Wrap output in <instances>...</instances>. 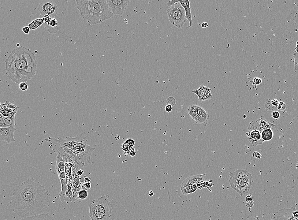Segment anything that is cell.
<instances>
[{
    "label": "cell",
    "instance_id": "cell-8",
    "mask_svg": "<svg viewBox=\"0 0 298 220\" xmlns=\"http://www.w3.org/2000/svg\"><path fill=\"white\" fill-rule=\"evenodd\" d=\"M130 1L107 0L109 11L114 15H123Z\"/></svg>",
    "mask_w": 298,
    "mask_h": 220
},
{
    "label": "cell",
    "instance_id": "cell-23",
    "mask_svg": "<svg viewBox=\"0 0 298 220\" xmlns=\"http://www.w3.org/2000/svg\"><path fill=\"white\" fill-rule=\"evenodd\" d=\"M251 175V174L249 171L245 170H237L234 172H230L229 174L230 177H233L236 178L244 177Z\"/></svg>",
    "mask_w": 298,
    "mask_h": 220
},
{
    "label": "cell",
    "instance_id": "cell-54",
    "mask_svg": "<svg viewBox=\"0 0 298 220\" xmlns=\"http://www.w3.org/2000/svg\"><path fill=\"white\" fill-rule=\"evenodd\" d=\"M295 51L296 52V53H298V46H296V47L295 48Z\"/></svg>",
    "mask_w": 298,
    "mask_h": 220
},
{
    "label": "cell",
    "instance_id": "cell-35",
    "mask_svg": "<svg viewBox=\"0 0 298 220\" xmlns=\"http://www.w3.org/2000/svg\"><path fill=\"white\" fill-rule=\"evenodd\" d=\"M19 88L21 90L25 91L27 90L28 88V85L26 82H22L19 84Z\"/></svg>",
    "mask_w": 298,
    "mask_h": 220
},
{
    "label": "cell",
    "instance_id": "cell-26",
    "mask_svg": "<svg viewBox=\"0 0 298 220\" xmlns=\"http://www.w3.org/2000/svg\"><path fill=\"white\" fill-rule=\"evenodd\" d=\"M44 22V21L43 18L36 19L30 23L28 24V26L31 29L34 30H36L40 27L41 25H43Z\"/></svg>",
    "mask_w": 298,
    "mask_h": 220
},
{
    "label": "cell",
    "instance_id": "cell-57",
    "mask_svg": "<svg viewBox=\"0 0 298 220\" xmlns=\"http://www.w3.org/2000/svg\"><path fill=\"white\" fill-rule=\"evenodd\" d=\"M296 220H298V218H297V219H296Z\"/></svg>",
    "mask_w": 298,
    "mask_h": 220
},
{
    "label": "cell",
    "instance_id": "cell-9",
    "mask_svg": "<svg viewBox=\"0 0 298 220\" xmlns=\"http://www.w3.org/2000/svg\"><path fill=\"white\" fill-rule=\"evenodd\" d=\"M38 10L43 16L48 15L52 18L57 15L58 7L57 4L52 1H44L39 4Z\"/></svg>",
    "mask_w": 298,
    "mask_h": 220
},
{
    "label": "cell",
    "instance_id": "cell-45",
    "mask_svg": "<svg viewBox=\"0 0 298 220\" xmlns=\"http://www.w3.org/2000/svg\"><path fill=\"white\" fill-rule=\"evenodd\" d=\"M165 109L166 112H171L173 110V106L167 104L166 106Z\"/></svg>",
    "mask_w": 298,
    "mask_h": 220
},
{
    "label": "cell",
    "instance_id": "cell-30",
    "mask_svg": "<svg viewBox=\"0 0 298 220\" xmlns=\"http://www.w3.org/2000/svg\"><path fill=\"white\" fill-rule=\"evenodd\" d=\"M245 204L248 207H251L253 206L254 202L253 201L252 196L249 194L246 196Z\"/></svg>",
    "mask_w": 298,
    "mask_h": 220
},
{
    "label": "cell",
    "instance_id": "cell-33",
    "mask_svg": "<svg viewBox=\"0 0 298 220\" xmlns=\"http://www.w3.org/2000/svg\"><path fill=\"white\" fill-rule=\"evenodd\" d=\"M295 70L298 71V53L294 51L293 52Z\"/></svg>",
    "mask_w": 298,
    "mask_h": 220
},
{
    "label": "cell",
    "instance_id": "cell-25",
    "mask_svg": "<svg viewBox=\"0 0 298 220\" xmlns=\"http://www.w3.org/2000/svg\"><path fill=\"white\" fill-rule=\"evenodd\" d=\"M259 123L263 130L274 128L276 125L273 124L267 121L263 116H261V118L258 119Z\"/></svg>",
    "mask_w": 298,
    "mask_h": 220
},
{
    "label": "cell",
    "instance_id": "cell-40",
    "mask_svg": "<svg viewBox=\"0 0 298 220\" xmlns=\"http://www.w3.org/2000/svg\"><path fill=\"white\" fill-rule=\"evenodd\" d=\"M58 24V22L57 21V20L55 18H52L48 25L49 26H51L52 27H54L57 26Z\"/></svg>",
    "mask_w": 298,
    "mask_h": 220
},
{
    "label": "cell",
    "instance_id": "cell-46",
    "mask_svg": "<svg viewBox=\"0 0 298 220\" xmlns=\"http://www.w3.org/2000/svg\"><path fill=\"white\" fill-rule=\"evenodd\" d=\"M279 102H280L278 101V99H273L271 101V104H272L273 106H274L277 107H278V105H279Z\"/></svg>",
    "mask_w": 298,
    "mask_h": 220
},
{
    "label": "cell",
    "instance_id": "cell-49",
    "mask_svg": "<svg viewBox=\"0 0 298 220\" xmlns=\"http://www.w3.org/2000/svg\"><path fill=\"white\" fill-rule=\"evenodd\" d=\"M136 154V151H135L134 149H133V148L132 149V150H130V152H129V153H128V155H129L131 156V157L135 156Z\"/></svg>",
    "mask_w": 298,
    "mask_h": 220
},
{
    "label": "cell",
    "instance_id": "cell-21",
    "mask_svg": "<svg viewBox=\"0 0 298 220\" xmlns=\"http://www.w3.org/2000/svg\"><path fill=\"white\" fill-rule=\"evenodd\" d=\"M198 188L197 185H181V191L184 195L187 196L191 193H194Z\"/></svg>",
    "mask_w": 298,
    "mask_h": 220
},
{
    "label": "cell",
    "instance_id": "cell-13",
    "mask_svg": "<svg viewBox=\"0 0 298 220\" xmlns=\"http://www.w3.org/2000/svg\"><path fill=\"white\" fill-rule=\"evenodd\" d=\"M192 92L197 95L199 100L201 102L208 100L213 98L211 89L203 85H201L198 89L193 90Z\"/></svg>",
    "mask_w": 298,
    "mask_h": 220
},
{
    "label": "cell",
    "instance_id": "cell-37",
    "mask_svg": "<svg viewBox=\"0 0 298 220\" xmlns=\"http://www.w3.org/2000/svg\"><path fill=\"white\" fill-rule=\"evenodd\" d=\"M91 185L90 182H87V183L84 182V183H83L82 186H81V188H82L83 190H86V191H87L91 189Z\"/></svg>",
    "mask_w": 298,
    "mask_h": 220
},
{
    "label": "cell",
    "instance_id": "cell-47",
    "mask_svg": "<svg viewBox=\"0 0 298 220\" xmlns=\"http://www.w3.org/2000/svg\"><path fill=\"white\" fill-rule=\"evenodd\" d=\"M294 20L295 22L296 25L298 29V9L295 15Z\"/></svg>",
    "mask_w": 298,
    "mask_h": 220
},
{
    "label": "cell",
    "instance_id": "cell-22",
    "mask_svg": "<svg viewBox=\"0 0 298 220\" xmlns=\"http://www.w3.org/2000/svg\"><path fill=\"white\" fill-rule=\"evenodd\" d=\"M20 220H55L52 217L47 214V213H43L34 216L27 217L21 219Z\"/></svg>",
    "mask_w": 298,
    "mask_h": 220
},
{
    "label": "cell",
    "instance_id": "cell-11",
    "mask_svg": "<svg viewBox=\"0 0 298 220\" xmlns=\"http://www.w3.org/2000/svg\"><path fill=\"white\" fill-rule=\"evenodd\" d=\"M179 2L181 5L183 6L185 9V17L187 21L189 22V25L188 26L189 28L193 25L192 19V13H191L190 8V3L188 0H172L170 1L167 3V5L168 7L171 6L175 4V3Z\"/></svg>",
    "mask_w": 298,
    "mask_h": 220
},
{
    "label": "cell",
    "instance_id": "cell-15",
    "mask_svg": "<svg viewBox=\"0 0 298 220\" xmlns=\"http://www.w3.org/2000/svg\"><path fill=\"white\" fill-rule=\"evenodd\" d=\"M293 210V206L291 208L280 210L278 212V216L276 220H296L292 214Z\"/></svg>",
    "mask_w": 298,
    "mask_h": 220
},
{
    "label": "cell",
    "instance_id": "cell-52",
    "mask_svg": "<svg viewBox=\"0 0 298 220\" xmlns=\"http://www.w3.org/2000/svg\"><path fill=\"white\" fill-rule=\"evenodd\" d=\"M84 171H83L82 170H81L78 171V172H77L76 173L77 175L79 176H80L82 175L83 173H84Z\"/></svg>",
    "mask_w": 298,
    "mask_h": 220
},
{
    "label": "cell",
    "instance_id": "cell-27",
    "mask_svg": "<svg viewBox=\"0 0 298 220\" xmlns=\"http://www.w3.org/2000/svg\"><path fill=\"white\" fill-rule=\"evenodd\" d=\"M209 119V115L208 114L205 110L203 111V113L200 116L197 124H201L206 126L207 123V121Z\"/></svg>",
    "mask_w": 298,
    "mask_h": 220
},
{
    "label": "cell",
    "instance_id": "cell-24",
    "mask_svg": "<svg viewBox=\"0 0 298 220\" xmlns=\"http://www.w3.org/2000/svg\"><path fill=\"white\" fill-rule=\"evenodd\" d=\"M262 138L264 141H269L272 139L274 136V132L272 128L265 129L262 131Z\"/></svg>",
    "mask_w": 298,
    "mask_h": 220
},
{
    "label": "cell",
    "instance_id": "cell-56",
    "mask_svg": "<svg viewBox=\"0 0 298 220\" xmlns=\"http://www.w3.org/2000/svg\"><path fill=\"white\" fill-rule=\"evenodd\" d=\"M296 46H298V41L297 42V43H296Z\"/></svg>",
    "mask_w": 298,
    "mask_h": 220
},
{
    "label": "cell",
    "instance_id": "cell-50",
    "mask_svg": "<svg viewBox=\"0 0 298 220\" xmlns=\"http://www.w3.org/2000/svg\"><path fill=\"white\" fill-rule=\"evenodd\" d=\"M91 181V178L90 177H86L84 178V182H90Z\"/></svg>",
    "mask_w": 298,
    "mask_h": 220
},
{
    "label": "cell",
    "instance_id": "cell-58",
    "mask_svg": "<svg viewBox=\"0 0 298 220\" xmlns=\"http://www.w3.org/2000/svg\"></svg>",
    "mask_w": 298,
    "mask_h": 220
},
{
    "label": "cell",
    "instance_id": "cell-36",
    "mask_svg": "<svg viewBox=\"0 0 298 220\" xmlns=\"http://www.w3.org/2000/svg\"><path fill=\"white\" fill-rule=\"evenodd\" d=\"M176 99L173 97H169L166 100V103L167 104H169L171 106H174L176 104Z\"/></svg>",
    "mask_w": 298,
    "mask_h": 220
},
{
    "label": "cell",
    "instance_id": "cell-12",
    "mask_svg": "<svg viewBox=\"0 0 298 220\" xmlns=\"http://www.w3.org/2000/svg\"><path fill=\"white\" fill-rule=\"evenodd\" d=\"M16 130L15 125L6 128H0V138L1 140L6 141L8 144L15 141L14 133Z\"/></svg>",
    "mask_w": 298,
    "mask_h": 220
},
{
    "label": "cell",
    "instance_id": "cell-4",
    "mask_svg": "<svg viewBox=\"0 0 298 220\" xmlns=\"http://www.w3.org/2000/svg\"><path fill=\"white\" fill-rule=\"evenodd\" d=\"M84 135L81 134L74 138L69 143L67 149L65 151L73 156L86 166L90 163L91 154L95 148L87 144L84 141Z\"/></svg>",
    "mask_w": 298,
    "mask_h": 220
},
{
    "label": "cell",
    "instance_id": "cell-16",
    "mask_svg": "<svg viewBox=\"0 0 298 220\" xmlns=\"http://www.w3.org/2000/svg\"><path fill=\"white\" fill-rule=\"evenodd\" d=\"M204 110L203 108L202 107L195 105L190 106L188 108V114L196 123Z\"/></svg>",
    "mask_w": 298,
    "mask_h": 220
},
{
    "label": "cell",
    "instance_id": "cell-55",
    "mask_svg": "<svg viewBox=\"0 0 298 220\" xmlns=\"http://www.w3.org/2000/svg\"><path fill=\"white\" fill-rule=\"evenodd\" d=\"M295 207H296L297 208V209H298V204H296V205H295Z\"/></svg>",
    "mask_w": 298,
    "mask_h": 220
},
{
    "label": "cell",
    "instance_id": "cell-32",
    "mask_svg": "<svg viewBox=\"0 0 298 220\" xmlns=\"http://www.w3.org/2000/svg\"><path fill=\"white\" fill-rule=\"evenodd\" d=\"M74 178L73 176H69L67 177V183L68 189H71L73 187Z\"/></svg>",
    "mask_w": 298,
    "mask_h": 220
},
{
    "label": "cell",
    "instance_id": "cell-41",
    "mask_svg": "<svg viewBox=\"0 0 298 220\" xmlns=\"http://www.w3.org/2000/svg\"><path fill=\"white\" fill-rule=\"evenodd\" d=\"M122 150H123L125 152H127L128 153L130 152V150L132 149L129 147L126 144L125 142L123 144H122Z\"/></svg>",
    "mask_w": 298,
    "mask_h": 220
},
{
    "label": "cell",
    "instance_id": "cell-28",
    "mask_svg": "<svg viewBox=\"0 0 298 220\" xmlns=\"http://www.w3.org/2000/svg\"><path fill=\"white\" fill-rule=\"evenodd\" d=\"M79 176L77 175L76 173L74 178L73 183V187L76 189L80 191L81 190V186L82 184L80 182V178Z\"/></svg>",
    "mask_w": 298,
    "mask_h": 220
},
{
    "label": "cell",
    "instance_id": "cell-1",
    "mask_svg": "<svg viewBox=\"0 0 298 220\" xmlns=\"http://www.w3.org/2000/svg\"><path fill=\"white\" fill-rule=\"evenodd\" d=\"M50 202L48 191L39 182L28 180L13 191L10 206L22 218L44 213Z\"/></svg>",
    "mask_w": 298,
    "mask_h": 220
},
{
    "label": "cell",
    "instance_id": "cell-53",
    "mask_svg": "<svg viewBox=\"0 0 298 220\" xmlns=\"http://www.w3.org/2000/svg\"><path fill=\"white\" fill-rule=\"evenodd\" d=\"M153 195H154V192L153 191H150L149 192V195L150 196H152Z\"/></svg>",
    "mask_w": 298,
    "mask_h": 220
},
{
    "label": "cell",
    "instance_id": "cell-18",
    "mask_svg": "<svg viewBox=\"0 0 298 220\" xmlns=\"http://www.w3.org/2000/svg\"><path fill=\"white\" fill-rule=\"evenodd\" d=\"M15 119V116L4 117L0 115V128H6L14 125Z\"/></svg>",
    "mask_w": 298,
    "mask_h": 220
},
{
    "label": "cell",
    "instance_id": "cell-7",
    "mask_svg": "<svg viewBox=\"0 0 298 220\" xmlns=\"http://www.w3.org/2000/svg\"><path fill=\"white\" fill-rule=\"evenodd\" d=\"M253 177L251 175L244 177L236 178L230 177L229 184L233 189L241 196L249 193L252 185Z\"/></svg>",
    "mask_w": 298,
    "mask_h": 220
},
{
    "label": "cell",
    "instance_id": "cell-14",
    "mask_svg": "<svg viewBox=\"0 0 298 220\" xmlns=\"http://www.w3.org/2000/svg\"><path fill=\"white\" fill-rule=\"evenodd\" d=\"M80 191L76 189L73 187L71 189H68L64 195H59L61 201L62 202H75L78 199V193Z\"/></svg>",
    "mask_w": 298,
    "mask_h": 220
},
{
    "label": "cell",
    "instance_id": "cell-31",
    "mask_svg": "<svg viewBox=\"0 0 298 220\" xmlns=\"http://www.w3.org/2000/svg\"><path fill=\"white\" fill-rule=\"evenodd\" d=\"M88 196V191L84 190H80L78 193V199L84 200L87 198Z\"/></svg>",
    "mask_w": 298,
    "mask_h": 220
},
{
    "label": "cell",
    "instance_id": "cell-38",
    "mask_svg": "<svg viewBox=\"0 0 298 220\" xmlns=\"http://www.w3.org/2000/svg\"><path fill=\"white\" fill-rule=\"evenodd\" d=\"M262 80L259 78H255L251 81V83L254 86H258V85L261 84L262 83Z\"/></svg>",
    "mask_w": 298,
    "mask_h": 220
},
{
    "label": "cell",
    "instance_id": "cell-42",
    "mask_svg": "<svg viewBox=\"0 0 298 220\" xmlns=\"http://www.w3.org/2000/svg\"><path fill=\"white\" fill-rule=\"evenodd\" d=\"M52 17H51L49 15H46L44 16L43 19L44 22H45L46 24H47V25H49L50 23V21L52 19Z\"/></svg>",
    "mask_w": 298,
    "mask_h": 220
},
{
    "label": "cell",
    "instance_id": "cell-2",
    "mask_svg": "<svg viewBox=\"0 0 298 220\" xmlns=\"http://www.w3.org/2000/svg\"><path fill=\"white\" fill-rule=\"evenodd\" d=\"M8 77L16 84L26 82L36 74L37 61L34 53L24 46L13 50L6 60Z\"/></svg>",
    "mask_w": 298,
    "mask_h": 220
},
{
    "label": "cell",
    "instance_id": "cell-19",
    "mask_svg": "<svg viewBox=\"0 0 298 220\" xmlns=\"http://www.w3.org/2000/svg\"><path fill=\"white\" fill-rule=\"evenodd\" d=\"M58 176L60 179L61 184V191L59 195H64L66 191L68 190L67 183V176L65 172H63L58 173Z\"/></svg>",
    "mask_w": 298,
    "mask_h": 220
},
{
    "label": "cell",
    "instance_id": "cell-5",
    "mask_svg": "<svg viewBox=\"0 0 298 220\" xmlns=\"http://www.w3.org/2000/svg\"><path fill=\"white\" fill-rule=\"evenodd\" d=\"M109 198V195H102L94 199L89 204V216L91 220L110 219L113 206Z\"/></svg>",
    "mask_w": 298,
    "mask_h": 220
},
{
    "label": "cell",
    "instance_id": "cell-48",
    "mask_svg": "<svg viewBox=\"0 0 298 220\" xmlns=\"http://www.w3.org/2000/svg\"><path fill=\"white\" fill-rule=\"evenodd\" d=\"M253 156L255 157V158H257L260 159L262 158V156H261V154L259 153V152H254L252 155Z\"/></svg>",
    "mask_w": 298,
    "mask_h": 220
},
{
    "label": "cell",
    "instance_id": "cell-29",
    "mask_svg": "<svg viewBox=\"0 0 298 220\" xmlns=\"http://www.w3.org/2000/svg\"><path fill=\"white\" fill-rule=\"evenodd\" d=\"M73 164L72 163L66 162L65 168V172L66 176L72 175V167Z\"/></svg>",
    "mask_w": 298,
    "mask_h": 220
},
{
    "label": "cell",
    "instance_id": "cell-3",
    "mask_svg": "<svg viewBox=\"0 0 298 220\" xmlns=\"http://www.w3.org/2000/svg\"><path fill=\"white\" fill-rule=\"evenodd\" d=\"M76 8L80 17L90 25L100 24L114 16L106 0H77Z\"/></svg>",
    "mask_w": 298,
    "mask_h": 220
},
{
    "label": "cell",
    "instance_id": "cell-20",
    "mask_svg": "<svg viewBox=\"0 0 298 220\" xmlns=\"http://www.w3.org/2000/svg\"><path fill=\"white\" fill-rule=\"evenodd\" d=\"M65 162L60 155L58 153L56 158V169L57 173L65 172Z\"/></svg>",
    "mask_w": 298,
    "mask_h": 220
},
{
    "label": "cell",
    "instance_id": "cell-10",
    "mask_svg": "<svg viewBox=\"0 0 298 220\" xmlns=\"http://www.w3.org/2000/svg\"><path fill=\"white\" fill-rule=\"evenodd\" d=\"M263 130L258 129L248 130V132L246 133L249 137V141L253 146L255 147L258 145L262 144L264 141L262 138V131Z\"/></svg>",
    "mask_w": 298,
    "mask_h": 220
},
{
    "label": "cell",
    "instance_id": "cell-39",
    "mask_svg": "<svg viewBox=\"0 0 298 220\" xmlns=\"http://www.w3.org/2000/svg\"><path fill=\"white\" fill-rule=\"evenodd\" d=\"M286 107V105L285 103L282 101H280L279 102V105L278 106V109H279V110L283 111V110H285Z\"/></svg>",
    "mask_w": 298,
    "mask_h": 220
},
{
    "label": "cell",
    "instance_id": "cell-17",
    "mask_svg": "<svg viewBox=\"0 0 298 220\" xmlns=\"http://www.w3.org/2000/svg\"><path fill=\"white\" fill-rule=\"evenodd\" d=\"M205 182V180L204 179L203 175H196L188 177L187 178L185 179L183 182H182L181 185H197L203 183Z\"/></svg>",
    "mask_w": 298,
    "mask_h": 220
},
{
    "label": "cell",
    "instance_id": "cell-51",
    "mask_svg": "<svg viewBox=\"0 0 298 220\" xmlns=\"http://www.w3.org/2000/svg\"><path fill=\"white\" fill-rule=\"evenodd\" d=\"M209 25H208V24L206 22H204L202 24V27L203 28H206L208 27Z\"/></svg>",
    "mask_w": 298,
    "mask_h": 220
},
{
    "label": "cell",
    "instance_id": "cell-6",
    "mask_svg": "<svg viewBox=\"0 0 298 220\" xmlns=\"http://www.w3.org/2000/svg\"><path fill=\"white\" fill-rule=\"evenodd\" d=\"M167 14L170 23L178 28L183 27L187 21L185 9L179 2L169 6Z\"/></svg>",
    "mask_w": 298,
    "mask_h": 220
},
{
    "label": "cell",
    "instance_id": "cell-43",
    "mask_svg": "<svg viewBox=\"0 0 298 220\" xmlns=\"http://www.w3.org/2000/svg\"><path fill=\"white\" fill-rule=\"evenodd\" d=\"M271 116H272V117L274 118V119H279V117H280V114L278 111H274L273 112L272 114H271Z\"/></svg>",
    "mask_w": 298,
    "mask_h": 220
},
{
    "label": "cell",
    "instance_id": "cell-44",
    "mask_svg": "<svg viewBox=\"0 0 298 220\" xmlns=\"http://www.w3.org/2000/svg\"><path fill=\"white\" fill-rule=\"evenodd\" d=\"M30 28L28 27V26H25L22 28V30L23 31V32L25 33L26 34H29L30 31Z\"/></svg>",
    "mask_w": 298,
    "mask_h": 220
},
{
    "label": "cell",
    "instance_id": "cell-34",
    "mask_svg": "<svg viewBox=\"0 0 298 220\" xmlns=\"http://www.w3.org/2000/svg\"><path fill=\"white\" fill-rule=\"evenodd\" d=\"M126 144L131 149H133V147L135 145V141L133 139H128L125 141Z\"/></svg>",
    "mask_w": 298,
    "mask_h": 220
}]
</instances>
